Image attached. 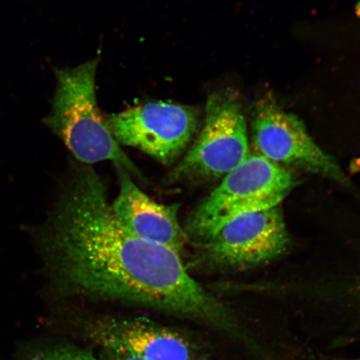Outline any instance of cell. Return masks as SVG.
<instances>
[{"label":"cell","mask_w":360,"mask_h":360,"mask_svg":"<svg viewBox=\"0 0 360 360\" xmlns=\"http://www.w3.org/2000/svg\"><path fill=\"white\" fill-rule=\"evenodd\" d=\"M29 233L45 274L69 294L187 319L244 349L255 344L251 328L191 276L179 254L123 226L89 165L71 168L51 212Z\"/></svg>","instance_id":"6da1fadb"},{"label":"cell","mask_w":360,"mask_h":360,"mask_svg":"<svg viewBox=\"0 0 360 360\" xmlns=\"http://www.w3.org/2000/svg\"><path fill=\"white\" fill-rule=\"evenodd\" d=\"M98 60L56 70L57 89L52 110L44 120L75 159L84 165L111 161L145 182L141 171L120 147L98 110L96 76Z\"/></svg>","instance_id":"7a4b0ae2"},{"label":"cell","mask_w":360,"mask_h":360,"mask_svg":"<svg viewBox=\"0 0 360 360\" xmlns=\"http://www.w3.org/2000/svg\"><path fill=\"white\" fill-rule=\"evenodd\" d=\"M295 186L285 167L249 155L193 210L184 231L188 240L201 244L238 216L280 205Z\"/></svg>","instance_id":"3957f363"},{"label":"cell","mask_w":360,"mask_h":360,"mask_svg":"<svg viewBox=\"0 0 360 360\" xmlns=\"http://www.w3.org/2000/svg\"><path fill=\"white\" fill-rule=\"evenodd\" d=\"M204 125L196 141L170 174L174 183H201L224 178L249 157L247 125L236 94H210Z\"/></svg>","instance_id":"277c9868"},{"label":"cell","mask_w":360,"mask_h":360,"mask_svg":"<svg viewBox=\"0 0 360 360\" xmlns=\"http://www.w3.org/2000/svg\"><path fill=\"white\" fill-rule=\"evenodd\" d=\"M199 120L195 107L150 102L111 115L106 122L120 145L137 148L170 165L190 145Z\"/></svg>","instance_id":"5b68a950"},{"label":"cell","mask_w":360,"mask_h":360,"mask_svg":"<svg viewBox=\"0 0 360 360\" xmlns=\"http://www.w3.org/2000/svg\"><path fill=\"white\" fill-rule=\"evenodd\" d=\"M252 136L259 155L274 164L319 174L340 184L349 182L337 162L310 137L302 121L283 110L272 94L256 103Z\"/></svg>","instance_id":"8992f818"},{"label":"cell","mask_w":360,"mask_h":360,"mask_svg":"<svg viewBox=\"0 0 360 360\" xmlns=\"http://www.w3.org/2000/svg\"><path fill=\"white\" fill-rule=\"evenodd\" d=\"M290 236L280 205L231 220L201 243L202 262L210 267L242 269L266 264L285 254Z\"/></svg>","instance_id":"52a82bcc"},{"label":"cell","mask_w":360,"mask_h":360,"mask_svg":"<svg viewBox=\"0 0 360 360\" xmlns=\"http://www.w3.org/2000/svg\"><path fill=\"white\" fill-rule=\"evenodd\" d=\"M81 333L103 351L143 360H191L195 350L182 333L147 318L89 317L81 325Z\"/></svg>","instance_id":"ba28073f"},{"label":"cell","mask_w":360,"mask_h":360,"mask_svg":"<svg viewBox=\"0 0 360 360\" xmlns=\"http://www.w3.org/2000/svg\"><path fill=\"white\" fill-rule=\"evenodd\" d=\"M115 167L120 191L111 208L117 219L143 240L181 254L188 238L179 222V205L158 204L136 186L127 170L121 166Z\"/></svg>","instance_id":"9c48e42d"},{"label":"cell","mask_w":360,"mask_h":360,"mask_svg":"<svg viewBox=\"0 0 360 360\" xmlns=\"http://www.w3.org/2000/svg\"><path fill=\"white\" fill-rule=\"evenodd\" d=\"M30 360H98L88 349L74 345L58 346L41 351Z\"/></svg>","instance_id":"30bf717a"},{"label":"cell","mask_w":360,"mask_h":360,"mask_svg":"<svg viewBox=\"0 0 360 360\" xmlns=\"http://www.w3.org/2000/svg\"><path fill=\"white\" fill-rule=\"evenodd\" d=\"M101 360H143L139 358L128 356V355L118 354L103 351Z\"/></svg>","instance_id":"8fae6325"},{"label":"cell","mask_w":360,"mask_h":360,"mask_svg":"<svg viewBox=\"0 0 360 360\" xmlns=\"http://www.w3.org/2000/svg\"><path fill=\"white\" fill-rule=\"evenodd\" d=\"M356 13L357 15L360 17V2L358 4V6H356Z\"/></svg>","instance_id":"7c38bea8"},{"label":"cell","mask_w":360,"mask_h":360,"mask_svg":"<svg viewBox=\"0 0 360 360\" xmlns=\"http://www.w3.org/2000/svg\"><path fill=\"white\" fill-rule=\"evenodd\" d=\"M341 360H360V358H357V359H341Z\"/></svg>","instance_id":"4fadbf2b"},{"label":"cell","mask_w":360,"mask_h":360,"mask_svg":"<svg viewBox=\"0 0 360 360\" xmlns=\"http://www.w3.org/2000/svg\"><path fill=\"white\" fill-rule=\"evenodd\" d=\"M200 360H215V359H200Z\"/></svg>","instance_id":"5bb4252c"}]
</instances>
